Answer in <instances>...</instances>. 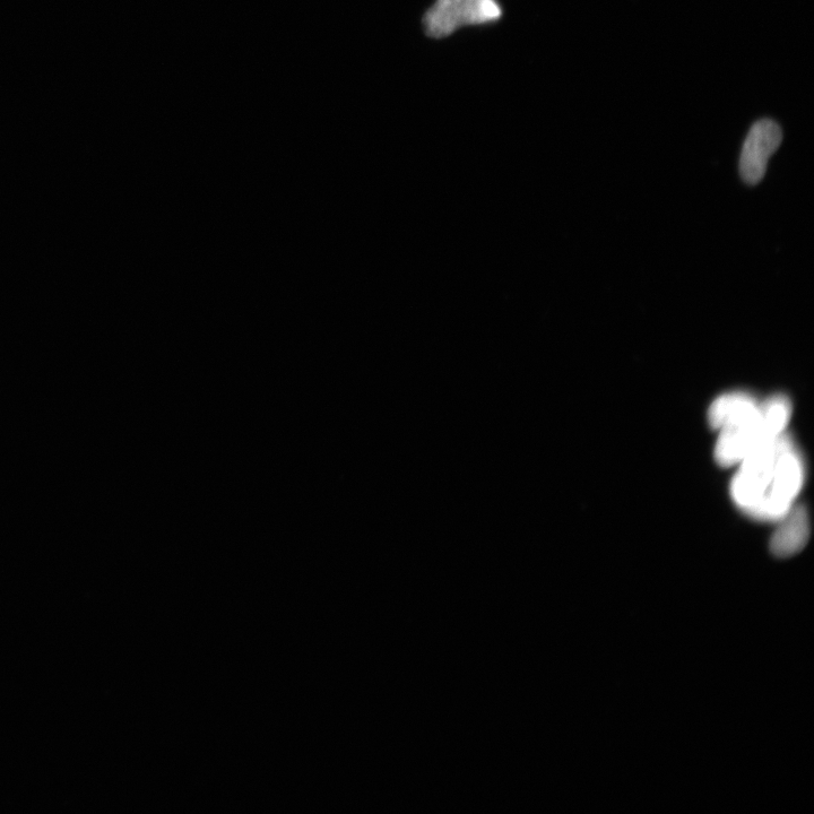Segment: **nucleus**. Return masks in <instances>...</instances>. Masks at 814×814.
<instances>
[{
    "label": "nucleus",
    "mask_w": 814,
    "mask_h": 814,
    "mask_svg": "<svg viewBox=\"0 0 814 814\" xmlns=\"http://www.w3.org/2000/svg\"><path fill=\"white\" fill-rule=\"evenodd\" d=\"M805 481V464L786 432L739 464L731 495L742 512L761 522H778L795 505Z\"/></svg>",
    "instance_id": "f257e3e1"
},
{
    "label": "nucleus",
    "mask_w": 814,
    "mask_h": 814,
    "mask_svg": "<svg viewBox=\"0 0 814 814\" xmlns=\"http://www.w3.org/2000/svg\"><path fill=\"white\" fill-rule=\"evenodd\" d=\"M792 403L777 394L759 402L748 393L734 392L710 405V427L720 431L715 447L716 462L723 467L739 465L758 448L786 432Z\"/></svg>",
    "instance_id": "f03ea898"
},
{
    "label": "nucleus",
    "mask_w": 814,
    "mask_h": 814,
    "mask_svg": "<svg viewBox=\"0 0 814 814\" xmlns=\"http://www.w3.org/2000/svg\"><path fill=\"white\" fill-rule=\"evenodd\" d=\"M500 16L496 0H437L423 23L429 37L446 38L465 25L489 23Z\"/></svg>",
    "instance_id": "7ed1b4c3"
},
{
    "label": "nucleus",
    "mask_w": 814,
    "mask_h": 814,
    "mask_svg": "<svg viewBox=\"0 0 814 814\" xmlns=\"http://www.w3.org/2000/svg\"><path fill=\"white\" fill-rule=\"evenodd\" d=\"M782 141V128L772 119H761L751 127L740 158V173L744 183L755 186L764 179L768 161Z\"/></svg>",
    "instance_id": "20e7f679"
},
{
    "label": "nucleus",
    "mask_w": 814,
    "mask_h": 814,
    "mask_svg": "<svg viewBox=\"0 0 814 814\" xmlns=\"http://www.w3.org/2000/svg\"><path fill=\"white\" fill-rule=\"evenodd\" d=\"M770 540V550L777 558H790L801 552L810 539L807 509L794 505L782 519Z\"/></svg>",
    "instance_id": "39448f33"
}]
</instances>
